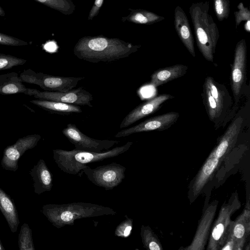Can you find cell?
Masks as SVG:
<instances>
[{"instance_id": "cell-1", "label": "cell", "mask_w": 250, "mask_h": 250, "mask_svg": "<svg viewBox=\"0 0 250 250\" xmlns=\"http://www.w3.org/2000/svg\"><path fill=\"white\" fill-rule=\"evenodd\" d=\"M140 47V45H134L118 38L102 35L89 36L78 40L73 53L79 59L90 62H111L128 57Z\"/></svg>"}, {"instance_id": "cell-2", "label": "cell", "mask_w": 250, "mask_h": 250, "mask_svg": "<svg viewBox=\"0 0 250 250\" xmlns=\"http://www.w3.org/2000/svg\"><path fill=\"white\" fill-rule=\"evenodd\" d=\"M42 212L57 229L73 226L77 219L117 214L111 208L85 202L46 204L42 207Z\"/></svg>"}, {"instance_id": "cell-3", "label": "cell", "mask_w": 250, "mask_h": 250, "mask_svg": "<svg viewBox=\"0 0 250 250\" xmlns=\"http://www.w3.org/2000/svg\"><path fill=\"white\" fill-rule=\"evenodd\" d=\"M209 8V1L195 2L189 7V13L198 48L206 60L212 62L220 35Z\"/></svg>"}, {"instance_id": "cell-4", "label": "cell", "mask_w": 250, "mask_h": 250, "mask_svg": "<svg viewBox=\"0 0 250 250\" xmlns=\"http://www.w3.org/2000/svg\"><path fill=\"white\" fill-rule=\"evenodd\" d=\"M132 144L133 142H128L123 146L100 152L76 149L71 150L56 149L53 150V157L62 171L67 174L76 175L87 167V164L116 157L124 153Z\"/></svg>"}, {"instance_id": "cell-5", "label": "cell", "mask_w": 250, "mask_h": 250, "mask_svg": "<svg viewBox=\"0 0 250 250\" xmlns=\"http://www.w3.org/2000/svg\"><path fill=\"white\" fill-rule=\"evenodd\" d=\"M241 206L237 193L231 195L229 202L220 209L218 217L213 224L207 249L219 250L225 243L231 222V217Z\"/></svg>"}, {"instance_id": "cell-6", "label": "cell", "mask_w": 250, "mask_h": 250, "mask_svg": "<svg viewBox=\"0 0 250 250\" xmlns=\"http://www.w3.org/2000/svg\"><path fill=\"white\" fill-rule=\"evenodd\" d=\"M20 78L23 83L38 85L44 91L61 92L73 89L78 82L84 78L53 76L37 72L31 68L24 70L20 74Z\"/></svg>"}, {"instance_id": "cell-7", "label": "cell", "mask_w": 250, "mask_h": 250, "mask_svg": "<svg viewBox=\"0 0 250 250\" xmlns=\"http://www.w3.org/2000/svg\"><path fill=\"white\" fill-rule=\"evenodd\" d=\"M126 169L120 164L112 163L94 168L87 167L82 171L94 185L109 190L122 182L125 178Z\"/></svg>"}, {"instance_id": "cell-8", "label": "cell", "mask_w": 250, "mask_h": 250, "mask_svg": "<svg viewBox=\"0 0 250 250\" xmlns=\"http://www.w3.org/2000/svg\"><path fill=\"white\" fill-rule=\"evenodd\" d=\"M247 45L245 39L236 44L232 64L231 65L230 82L234 104L236 106L243 93L247 80Z\"/></svg>"}, {"instance_id": "cell-9", "label": "cell", "mask_w": 250, "mask_h": 250, "mask_svg": "<svg viewBox=\"0 0 250 250\" xmlns=\"http://www.w3.org/2000/svg\"><path fill=\"white\" fill-rule=\"evenodd\" d=\"M24 94L40 100L62 102L76 105H87L93 107L91 101L93 95L82 87L67 92L41 91L36 89L27 88Z\"/></svg>"}, {"instance_id": "cell-10", "label": "cell", "mask_w": 250, "mask_h": 250, "mask_svg": "<svg viewBox=\"0 0 250 250\" xmlns=\"http://www.w3.org/2000/svg\"><path fill=\"white\" fill-rule=\"evenodd\" d=\"M62 132L78 150L100 152L110 149L120 143L116 140H98L90 138L83 133L77 126L68 124Z\"/></svg>"}, {"instance_id": "cell-11", "label": "cell", "mask_w": 250, "mask_h": 250, "mask_svg": "<svg viewBox=\"0 0 250 250\" xmlns=\"http://www.w3.org/2000/svg\"><path fill=\"white\" fill-rule=\"evenodd\" d=\"M205 83L208 85L217 106L221 126H225L234 113L233 101L226 85L217 82L211 76H207Z\"/></svg>"}, {"instance_id": "cell-12", "label": "cell", "mask_w": 250, "mask_h": 250, "mask_svg": "<svg viewBox=\"0 0 250 250\" xmlns=\"http://www.w3.org/2000/svg\"><path fill=\"white\" fill-rule=\"evenodd\" d=\"M39 134L28 135L18 139L15 144L7 146L3 151L1 161L2 168L15 172L18 168V161L28 150L35 147L41 140Z\"/></svg>"}, {"instance_id": "cell-13", "label": "cell", "mask_w": 250, "mask_h": 250, "mask_svg": "<svg viewBox=\"0 0 250 250\" xmlns=\"http://www.w3.org/2000/svg\"><path fill=\"white\" fill-rule=\"evenodd\" d=\"M178 112L171 111L147 119L132 127L119 131L114 136L120 138L131 134L151 131H162L170 128L178 120Z\"/></svg>"}, {"instance_id": "cell-14", "label": "cell", "mask_w": 250, "mask_h": 250, "mask_svg": "<svg viewBox=\"0 0 250 250\" xmlns=\"http://www.w3.org/2000/svg\"><path fill=\"white\" fill-rule=\"evenodd\" d=\"M169 94H163L144 102L130 111L123 119L120 128L128 127L140 119L154 113L167 101L174 98Z\"/></svg>"}, {"instance_id": "cell-15", "label": "cell", "mask_w": 250, "mask_h": 250, "mask_svg": "<svg viewBox=\"0 0 250 250\" xmlns=\"http://www.w3.org/2000/svg\"><path fill=\"white\" fill-rule=\"evenodd\" d=\"M243 123V119L240 116L233 119L224 134L218 138L217 145L209 155L222 161L234 146Z\"/></svg>"}, {"instance_id": "cell-16", "label": "cell", "mask_w": 250, "mask_h": 250, "mask_svg": "<svg viewBox=\"0 0 250 250\" xmlns=\"http://www.w3.org/2000/svg\"><path fill=\"white\" fill-rule=\"evenodd\" d=\"M217 204V201H214L207 208L199 222L193 240L185 250H202L205 249Z\"/></svg>"}, {"instance_id": "cell-17", "label": "cell", "mask_w": 250, "mask_h": 250, "mask_svg": "<svg viewBox=\"0 0 250 250\" xmlns=\"http://www.w3.org/2000/svg\"><path fill=\"white\" fill-rule=\"evenodd\" d=\"M174 28L183 44L193 57L196 56L194 39L188 19L183 9L177 6L174 10Z\"/></svg>"}, {"instance_id": "cell-18", "label": "cell", "mask_w": 250, "mask_h": 250, "mask_svg": "<svg viewBox=\"0 0 250 250\" xmlns=\"http://www.w3.org/2000/svg\"><path fill=\"white\" fill-rule=\"evenodd\" d=\"M249 206L234 221H231L229 232L235 244L236 250H242L250 234Z\"/></svg>"}, {"instance_id": "cell-19", "label": "cell", "mask_w": 250, "mask_h": 250, "mask_svg": "<svg viewBox=\"0 0 250 250\" xmlns=\"http://www.w3.org/2000/svg\"><path fill=\"white\" fill-rule=\"evenodd\" d=\"M35 193L40 195L50 191L53 187L52 175L43 159H40L29 172Z\"/></svg>"}, {"instance_id": "cell-20", "label": "cell", "mask_w": 250, "mask_h": 250, "mask_svg": "<svg viewBox=\"0 0 250 250\" xmlns=\"http://www.w3.org/2000/svg\"><path fill=\"white\" fill-rule=\"evenodd\" d=\"M221 161L215 157L208 156L192 183L191 190L194 197L198 196L205 185L211 180Z\"/></svg>"}, {"instance_id": "cell-21", "label": "cell", "mask_w": 250, "mask_h": 250, "mask_svg": "<svg viewBox=\"0 0 250 250\" xmlns=\"http://www.w3.org/2000/svg\"><path fill=\"white\" fill-rule=\"evenodd\" d=\"M188 69V67L183 64H177L159 69L151 75L149 84L155 87L166 84L183 76Z\"/></svg>"}, {"instance_id": "cell-22", "label": "cell", "mask_w": 250, "mask_h": 250, "mask_svg": "<svg viewBox=\"0 0 250 250\" xmlns=\"http://www.w3.org/2000/svg\"><path fill=\"white\" fill-rule=\"evenodd\" d=\"M0 211L12 232H16L20 224L18 213L13 199L0 188Z\"/></svg>"}, {"instance_id": "cell-23", "label": "cell", "mask_w": 250, "mask_h": 250, "mask_svg": "<svg viewBox=\"0 0 250 250\" xmlns=\"http://www.w3.org/2000/svg\"><path fill=\"white\" fill-rule=\"evenodd\" d=\"M30 102L52 113L70 115L82 112V110L79 105L40 99L32 100Z\"/></svg>"}, {"instance_id": "cell-24", "label": "cell", "mask_w": 250, "mask_h": 250, "mask_svg": "<svg viewBox=\"0 0 250 250\" xmlns=\"http://www.w3.org/2000/svg\"><path fill=\"white\" fill-rule=\"evenodd\" d=\"M27 88L17 73L12 72L0 75V94H24Z\"/></svg>"}, {"instance_id": "cell-25", "label": "cell", "mask_w": 250, "mask_h": 250, "mask_svg": "<svg viewBox=\"0 0 250 250\" xmlns=\"http://www.w3.org/2000/svg\"><path fill=\"white\" fill-rule=\"evenodd\" d=\"M129 14L122 17L123 22L128 21L136 24L151 25L165 19L163 16H159L152 12L144 9H132Z\"/></svg>"}, {"instance_id": "cell-26", "label": "cell", "mask_w": 250, "mask_h": 250, "mask_svg": "<svg viewBox=\"0 0 250 250\" xmlns=\"http://www.w3.org/2000/svg\"><path fill=\"white\" fill-rule=\"evenodd\" d=\"M203 104L209 120L213 124L214 128L217 130L221 127L217 106L211 94L210 91L206 83H204L201 94Z\"/></svg>"}, {"instance_id": "cell-27", "label": "cell", "mask_w": 250, "mask_h": 250, "mask_svg": "<svg viewBox=\"0 0 250 250\" xmlns=\"http://www.w3.org/2000/svg\"><path fill=\"white\" fill-rule=\"evenodd\" d=\"M140 234L144 248L149 250H163L158 237L148 226H142Z\"/></svg>"}, {"instance_id": "cell-28", "label": "cell", "mask_w": 250, "mask_h": 250, "mask_svg": "<svg viewBox=\"0 0 250 250\" xmlns=\"http://www.w3.org/2000/svg\"><path fill=\"white\" fill-rule=\"evenodd\" d=\"M63 15L72 14L76 6L72 0H35Z\"/></svg>"}, {"instance_id": "cell-29", "label": "cell", "mask_w": 250, "mask_h": 250, "mask_svg": "<svg viewBox=\"0 0 250 250\" xmlns=\"http://www.w3.org/2000/svg\"><path fill=\"white\" fill-rule=\"evenodd\" d=\"M18 246L20 250H35L32 229L26 223L22 224L19 234Z\"/></svg>"}, {"instance_id": "cell-30", "label": "cell", "mask_w": 250, "mask_h": 250, "mask_svg": "<svg viewBox=\"0 0 250 250\" xmlns=\"http://www.w3.org/2000/svg\"><path fill=\"white\" fill-rule=\"evenodd\" d=\"M26 62V60L0 53V70L9 69L14 66L22 65Z\"/></svg>"}, {"instance_id": "cell-31", "label": "cell", "mask_w": 250, "mask_h": 250, "mask_svg": "<svg viewBox=\"0 0 250 250\" xmlns=\"http://www.w3.org/2000/svg\"><path fill=\"white\" fill-rule=\"evenodd\" d=\"M213 8L219 21L227 19L230 13L229 0H213Z\"/></svg>"}, {"instance_id": "cell-32", "label": "cell", "mask_w": 250, "mask_h": 250, "mask_svg": "<svg viewBox=\"0 0 250 250\" xmlns=\"http://www.w3.org/2000/svg\"><path fill=\"white\" fill-rule=\"evenodd\" d=\"M125 219L116 227L114 231L116 236L126 238L130 236L133 228V219L125 215Z\"/></svg>"}, {"instance_id": "cell-33", "label": "cell", "mask_w": 250, "mask_h": 250, "mask_svg": "<svg viewBox=\"0 0 250 250\" xmlns=\"http://www.w3.org/2000/svg\"><path fill=\"white\" fill-rule=\"evenodd\" d=\"M237 8L238 10L234 12L236 28L242 21L250 20V11L248 8L244 6L243 2L238 4Z\"/></svg>"}, {"instance_id": "cell-34", "label": "cell", "mask_w": 250, "mask_h": 250, "mask_svg": "<svg viewBox=\"0 0 250 250\" xmlns=\"http://www.w3.org/2000/svg\"><path fill=\"white\" fill-rule=\"evenodd\" d=\"M0 44L19 46L28 44L27 42L0 32Z\"/></svg>"}, {"instance_id": "cell-35", "label": "cell", "mask_w": 250, "mask_h": 250, "mask_svg": "<svg viewBox=\"0 0 250 250\" xmlns=\"http://www.w3.org/2000/svg\"><path fill=\"white\" fill-rule=\"evenodd\" d=\"M104 0H95V2L89 12L88 20L90 21L97 16L103 4Z\"/></svg>"}, {"instance_id": "cell-36", "label": "cell", "mask_w": 250, "mask_h": 250, "mask_svg": "<svg viewBox=\"0 0 250 250\" xmlns=\"http://www.w3.org/2000/svg\"><path fill=\"white\" fill-rule=\"evenodd\" d=\"M244 29L245 30L248 32H250V20H248L247 21H246V22L244 24Z\"/></svg>"}, {"instance_id": "cell-37", "label": "cell", "mask_w": 250, "mask_h": 250, "mask_svg": "<svg viewBox=\"0 0 250 250\" xmlns=\"http://www.w3.org/2000/svg\"><path fill=\"white\" fill-rule=\"evenodd\" d=\"M5 15V13L4 10L0 6V16L4 17Z\"/></svg>"}, {"instance_id": "cell-38", "label": "cell", "mask_w": 250, "mask_h": 250, "mask_svg": "<svg viewBox=\"0 0 250 250\" xmlns=\"http://www.w3.org/2000/svg\"><path fill=\"white\" fill-rule=\"evenodd\" d=\"M5 250V249L3 246V245L1 242V241L0 240V250Z\"/></svg>"}]
</instances>
